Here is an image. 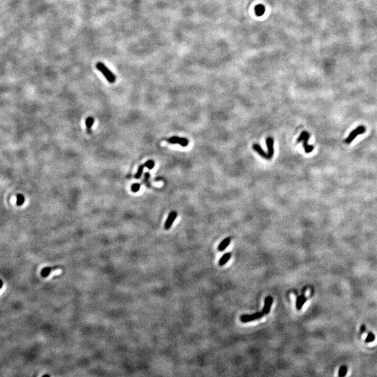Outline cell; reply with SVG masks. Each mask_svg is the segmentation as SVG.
Segmentation results:
<instances>
[{
    "label": "cell",
    "instance_id": "cell-24",
    "mask_svg": "<svg viewBox=\"0 0 377 377\" xmlns=\"http://www.w3.org/2000/svg\"><path fill=\"white\" fill-rule=\"evenodd\" d=\"M365 331H366V326H365V325H364V324H363V325H361V327H360V334H363V333H365Z\"/></svg>",
    "mask_w": 377,
    "mask_h": 377
},
{
    "label": "cell",
    "instance_id": "cell-15",
    "mask_svg": "<svg viewBox=\"0 0 377 377\" xmlns=\"http://www.w3.org/2000/svg\"><path fill=\"white\" fill-rule=\"evenodd\" d=\"M55 270V268H49V267H47V268H43V270H41V276L43 277H47L48 276H49L50 274V272H51L52 270Z\"/></svg>",
    "mask_w": 377,
    "mask_h": 377
},
{
    "label": "cell",
    "instance_id": "cell-4",
    "mask_svg": "<svg viewBox=\"0 0 377 377\" xmlns=\"http://www.w3.org/2000/svg\"><path fill=\"white\" fill-rule=\"evenodd\" d=\"M168 142L170 144H179L182 147H187L188 145V140L185 138H179L178 136H173L167 140Z\"/></svg>",
    "mask_w": 377,
    "mask_h": 377
},
{
    "label": "cell",
    "instance_id": "cell-1",
    "mask_svg": "<svg viewBox=\"0 0 377 377\" xmlns=\"http://www.w3.org/2000/svg\"><path fill=\"white\" fill-rule=\"evenodd\" d=\"M96 67H97V69L103 75L104 77L106 78V79L110 83H113L115 82L116 78L115 76V75L113 74L111 71H110L108 68L106 66L103 64V63L98 62L97 64V66H96Z\"/></svg>",
    "mask_w": 377,
    "mask_h": 377
},
{
    "label": "cell",
    "instance_id": "cell-13",
    "mask_svg": "<svg viewBox=\"0 0 377 377\" xmlns=\"http://www.w3.org/2000/svg\"><path fill=\"white\" fill-rule=\"evenodd\" d=\"M265 8L263 5L262 4H258L257 6H256L255 7V13L256 16H262L263 14L265 13Z\"/></svg>",
    "mask_w": 377,
    "mask_h": 377
},
{
    "label": "cell",
    "instance_id": "cell-10",
    "mask_svg": "<svg viewBox=\"0 0 377 377\" xmlns=\"http://www.w3.org/2000/svg\"><path fill=\"white\" fill-rule=\"evenodd\" d=\"M253 149L257 152V153H258L260 155V156H261L263 158H265V159H268L267 153H265V151L263 150V149L261 148V147L259 145H258V144H254L253 145Z\"/></svg>",
    "mask_w": 377,
    "mask_h": 377
},
{
    "label": "cell",
    "instance_id": "cell-20",
    "mask_svg": "<svg viewBox=\"0 0 377 377\" xmlns=\"http://www.w3.org/2000/svg\"><path fill=\"white\" fill-rule=\"evenodd\" d=\"M24 202H25V198H24V196L22 195V194H18V195L17 196V201H16V204L18 205H22Z\"/></svg>",
    "mask_w": 377,
    "mask_h": 377
},
{
    "label": "cell",
    "instance_id": "cell-5",
    "mask_svg": "<svg viewBox=\"0 0 377 377\" xmlns=\"http://www.w3.org/2000/svg\"><path fill=\"white\" fill-rule=\"evenodd\" d=\"M178 216V212L176 211H172L170 212V214L168 215V217L167 219L165 222V224H164V229L165 230H169L170 229V227L172 226L173 222H174L175 220L176 219V218H177Z\"/></svg>",
    "mask_w": 377,
    "mask_h": 377
},
{
    "label": "cell",
    "instance_id": "cell-25",
    "mask_svg": "<svg viewBox=\"0 0 377 377\" xmlns=\"http://www.w3.org/2000/svg\"><path fill=\"white\" fill-rule=\"evenodd\" d=\"M2 286H3V282L1 279H0V289H2Z\"/></svg>",
    "mask_w": 377,
    "mask_h": 377
},
{
    "label": "cell",
    "instance_id": "cell-21",
    "mask_svg": "<svg viewBox=\"0 0 377 377\" xmlns=\"http://www.w3.org/2000/svg\"><path fill=\"white\" fill-rule=\"evenodd\" d=\"M150 178V175H149V173H146L144 176V179H143V182H144L145 184L148 187H151L150 186V183H149V179Z\"/></svg>",
    "mask_w": 377,
    "mask_h": 377
},
{
    "label": "cell",
    "instance_id": "cell-9",
    "mask_svg": "<svg viewBox=\"0 0 377 377\" xmlns=\"http://www.w3.org/2000/svg\"><path fill=\"white\" fill-rule=\"evenodd\" d=\"M309 138H310V136H308L307 137L305 138L303 141V148H304V151L306 153H310V152H312L313 151V149H314V145L308 144V141H309Z\"/></svg>",
    "mask_w": 377,
    "mask_h": 377
},
{
    "label": "cell",
    "instance_id": "cell-2",
    "mask_svg": "<svg viewBox=\"0 0 377 377\" xmlns=\"http://www.w3.org/2000/svg\"><path fill=\"white\" fill-rule=\"evenodd\" d=\"M365 131H366L365 127H364V126H360V127L355 128L354 131H351V132L350 133L349 136L344 140V142L346 143V144H349V143H351L358 136L360 135V134L365 132Z\"/></svg>",
    "mask_w": 377,
    "mask_h": 377
},
{
    "label": "cell",
    "instance_id": "cell-17",
    "mask_svg": "<svg viewBox=\"0 0 377 377\" xmlns=\"http://www.w3.org/2000/svg\"><path fill=\"white\" fill-rule=\"evenodd\" d=\"M308 136H310V135H309V133L307 132V131H303V132L301 133L300 136H299V138H298V140H297V143H300L302 141H303V140L305 138L307 137Z\"/></svg>",
    "mask_w": 377,
    "mask_h": 377
},
{
    "label": "cell",
    "instance_id": "cell-18",
    "mask_svg": "<svg viewBox=\"0 0 377 377\" xmlns=\"http://www.w3.org/2000/svg\"><path fill=\"white\" fill-rule=\"evenodd\" d=\"M375 339V336L374 334L372 332H369L367 334V336L365 339V342L366 343H369V342H372L374 341Z\"/></svg>",
    "mask_w": 377,
    "mask_h": 377
},
{
    "label": "cell",
    "instance_id": "cell-12",
    "mask_svg": "<svg viewBox=\"0 0 377 377\" xmlns=\"http://www.w3.org/2000/svg\"><path fill=\"white\" fill-rule=\"evenodd\" d=\"M230 243V238H226L225 240H224L219 244V247H218V249H219V251H224V249H226V247L229 246Z\"/></svg>",
    "mask_w": 377,
    "mask_h": 377
},
{
    "label": "cell",
    "instance_id": "cell-19",
    "mask_svg": "<svg viewBox=\"0 0 377 377\" xmlns=\"http://www.w3.org/2000/svg\"><path fill=\"white\" fill-rule=\"evenodd\" d=\"M144 165H140L138 166V171L136 173V174L135 175V178L136 179H139L140 177H141L142 173L143 172V169H144Z\"/></svg>",
    "mask_w": 377,
    "mask_h": 377
},
{
    "label": "cell",
    "instance_id": "cell-26",
    "mask_svg": "<svg viewBox=\"0 0 377 377\" xmlns=\"http://www.w3.org/2000/svg\"><path fill=\"white\" fill-rule=\"evenodd\" d=\"M43 377H50V376H49V375H45Z\"/></svg>",
    "mask_w": 377,
    "mask_h": 377
},
{
    "label": "cell",
    "instance_id": "cell-22",
    "mask_svg": "<svg viewBox=\"0 0 377 377\" xmlns=\"http://www.w3.org/2000/svg\"><path fill=\"white\" fill-rule=\"evenodd\" d=\"M154 161L153 160H148L147 162H145V163L144 164V166L145 167L148 168L149 170H152L153 169V168L154 167Z\"/></svg>",
    "mask_w": 377,
    "mask_h": 377
},
{
    "label": "cell",
    "instance_id": "cell-8",
    "mask_svg": "<svg viewBox=\"0 0 377 377\" xmlns=\"http://www.w3.org/2000/svg\"><path fill=\"white\" fill-rule=\"evenodd\" d=\"M306 301H307V298H306V297H305L304 294L298 296L297 298V300H296V309H297L298 310H300L302 308H303L304 303H306Z\"/></svg>",
    "mask_w": 377,
    "mask_h": 377
},
{
    "label": "cell",
    "instance_id": "cell-16",
    "mask_svg": "<svg viewBox=\"0 0 377 377\" xmlns=\"http://www.w3.org/2000/svg\"><path fill=\"white\" fill-rule=\"evenodd\" d=\"M347 371H348V368H347L346 366H345V365L341 366L339 369L338 376H339V377H344L346 375Z\"/></svg>",
    "mask_w": 377,
    "mask_h": 377
},
{
    "label": "cell",
    "instance_id": "cell-3",
    "mask_svg": "<svg viewBox=\"0 0 377 377\" xmlns=\"http://www.w3.org/2000/svg\"><path fill=\"white\" fill-rule=\"evenodd\" d=\"M264 315L265 314H263L262 312H256L253 314H244V315H242L240 317V321L242 323H247V322L254 321H256V320L261 319Z\"/></svg>",
    "mask_w": 377,
    "mask_h": 377
},
{
    "label": "cell",
    "instance_id": "cell-7",
    "mask_svg": "<svg viewBox=\"0 0 377 377\" xmlns=\"http://www.w3.org/2000/svg\"><path fill=\"white\" fill-rule=\"evenodd\" d=\"M272 302H273V299L271 297V296H268L265 298V304H264V307H263V309L262 310V312L264 314H269L271 309V306L272 304Z\"/></svg>",
    "mask_w": 377,
    "mask_h": 377
},
{
    "label": "cell",
    "instance_id": "cell-23",
    "mask_svg": "<svg viewBox=\"0 0 377 377\" xmlns=\"http://www.w3.org/2000/svg\"><path fill=\"white\" fill-rule=\"evenodd\" d=\"M140 184L138 183H135L133 184L132 186H131V191H133V192H138L140 190Z\"/></svg>",
    "mask_w": 377,
    "mask_h": 377
},
{
    "label": "cell",
    "instance_id": "cell-6",
    "mask_svg": "<svg viewBox=\"0 0 377 377\" xmlns=\"http://www.w3.org/2000/svg\"><path fill=\"white\" fill-rule=\"evenodd\" d=\"M266 145L268 148V157L270 159L274 156V140L272 137H268L266 138Z\"/></svg>",
    "mask_w": 377,
    "mask_h": 377
},
{
    "label": "cell",
    "instance_id": "cell-14",
    "mask_svg": "<svg viewBox=\"0 0 377 377\" xmlns=\"http://www.w3.org/2000/svg\"><path fill=\"white\" fill-rule=\"evenodd\" d=\"M230 256H231V254H230V253H226L225 254H224V255L221 256V258L220 259L219 261V265L222 266L224 265H225L227 263V261H228L230 259Z\"/></svg>",
    "mask_w": 377,
    "mask_h": 377
},
{
    "label": "cell",
    "instance_id": "cell-11",
    "mask_svg": "<svg viewBox=\"0 0 377 377\" xmlns=\"http://www.w3.org/2000/svg\"><path fill=\"white\" fill-rule=\"evenodd\" d=\"M94 122V119L93 118H92V117H88V118L86 119L85 124H86L87 130H88V132L89 133H91L92 127L93 126Z\"/></svg>",
    "mask_w": 377,
    "mask_h": 377
}]
</instances>
